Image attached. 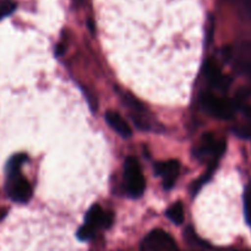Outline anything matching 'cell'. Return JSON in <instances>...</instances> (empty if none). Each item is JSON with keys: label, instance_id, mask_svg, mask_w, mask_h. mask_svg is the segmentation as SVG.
<instances>
[{"label": "cell", "instance_id": "1", "mask_svg": "<svg viewBox=\"0 0 251 251\" xmlns=\"http://www.w3.org/2000/svg\"><path fill=\"white\" fill-rule=\"evenodd\" d=\"M124 176L127 194L131 198H140L145 191V179L139 162L134 157H127L125 159Z\"/></svg>", "mask_w": 251, "mask_h": 251}, {"label": "cell", "instance_id": "2", "mask_svg": "<svg viewBox=\"0 0 251 251\" xmlns=\"http://www.w3.org/2000/svg\"><path fill=\"white\" fill-rule=\"evenodd\" d=\"M201 105L207 114L220 119H232L234 115V104L211 92H203L200 98Z\"/></svg>", "mask_w": 251, "mask_h": 251}, {"label": "cell", "instance_id": "3", "mask_svg": "<svg viewBox=\"0 0 251 251\" xmlns=\"http://www.w3.org/2000/svg\"><path fill=\"white\" fill-rule=\"evenodd\" d=\"M176 249L173 238L162 229H154L142 243L144 251H174Z\"/></svg>", "mask_w": 251, "mask_h": 251}, {"label": "cell", "instance_id": "4", "mask_svg": "<svg viewBox=\"0 0 251 251\" xmlns=\"http://www.w3.org/2000/svg\"><path fill=\"white\" fill-rule=\"evenodd\" d=\"M154 171L158 176H163V188L166 190H169V189L173 188L176 179H178L180 164L174 159L168 162H158V163L154 164Z\"/></svg>", "mask_w": 251, "mask_h": 251}, {"label": "cell", "instance_id": "5", "mask_svg": "<svg viewBox=\"0 0 251 251\" xmlns=\"http://www.w3.org/2000/svg\"><path fill=\"white\" fill-rule=\"evenodd\" d=\"M205 76L211 86L218 88L221 91H227L230 85V78L223 75L218 68L217 63L215 60H207L205 63Z\"/></svg>", "mask_w": 251, "mask_h": 251}, {"label": "cell", "instance_id": "6", "mask_svg": "<svg viewBox=\"0 0 251 251\" xmlns=\"http://www.w3.org/2000/svg\"><path fill=\"white\" fill-rule=\"evenodd\" d=\"M235 69L239 74L251 78V42H243L238 47Z\"/></svg>", "mask_w": 251, "mask_h": 251}, {"label": "cell", "instance_id": "7", "mask_svg": "<svg viewBox=\"0 0 251 251\" xmlns=\"http://www.w3.org/2000/svg\"><path fill=\"white\" fill-rule=\"evenodd\" d=\"M105 120H107L108 124L112 126V129L115 130L120 136L123 137L131 136V129H130L129 124L123 119V117L119 114V113L113 112V110H108V112L105 113Z\"/></svg>", "mask_w": 251, "mask_h": 251}, {"label": "cell", "instance_id": "8", "mask_svg": "<svg viewBox=\"0 0 251 251\" xmlns=\"http://www.w3.org/2000/svg\"><path fill=\"white\" fill-rule=\"evenodd\" d=\"M103 216H104V211L100 208V205H93L92 207L88 210L87 215L85 218V225L92 228L93 230L97 229L98 227H102Z\"/></svg>", "mask_w": 251, "mask_h": 251}, {"label": "cell", "instance_id": "9", "mask_svg": "<svg viewBox=\"0 0 251 251\" xmlns=\"http://www.w3.org/2000/svg\"><path fill=\"white\" fill-rule=\"evenodd\" d=\"M166 216L176 226H180L184 222V208L180 202L174 203L172 207L167 210Z\"/></svg>", "mask_w": 251, "mask_h": 251}, {"label": "cell", "instance_id": "10", "mask_svg": "<svg viewBox=\"0 0 251 251\" xmlns=\"http://www.w3.org/2000/svg\"><path fill=\"white\" fill-rule=\"evenodd\" d=\"M15 9H16V2L12 1V0H4L0 4V20L11 15L15 11Z\"/></svg>", "mask_w": 251, "mask_h": 251}, {"label": "cell", "instance_id": "11", "mask_svg": "<svg viewBox=\"0 0 251 251\" xmlns=\"http://www.w3.org/2000/svg\"><path fill=\"white\" fill-rule=\"evenodd\" d=\"M244 215L248 225H251V190L247 189L244 194Z\"/></svg>", "mask_w": 251, "mask_h": 251}, {"label": "cell", "instance_id": "12", "mask_svg": "<svg viewBox=\"0 0 251 251\" xmlns=\"http://www.w3.org/2000/svg\"><path fill=\"white\" fill-rule=\"evenodd\" d=\"M93 234H95V230H93L92 228L88 227V226L83 225L78 228L77 234L76 235H77L78 240H81V242H86V240L91 239V238L93 237Z\"/></svg>", "mask_w": 251, "mask_h": 251}, {"label": "cell", "instance_id": "13", "mask_svg": "<svg viewBox=\"0 0 251 251\" xmlns=\"http://www.w3.org/2000/svg\"><path fill=\"white\" fill-rule=\"evenodd\" d=\"M235 134L240 137H250L251 136V126L240 127V129L235 130Z\"/></svg>", "mask_w": 251, "mask_h": 251}, {"label": "cell", "instance_id": "14", "mask_svg": "<svg viewBox=\"0 0 251 251\" xmlns=\"http://www.w3.org/2000/svg\"><path fill=\"white\" fill-rule=\"evenodd\" d=\"M74 1H75L76 4H77V5H82V4H83V1H85V0H74Z\"/></svg>", "mask_w": 251, "mask_h": 251}, {"label": "cell", "instance_id": "15", "mask_svg": "<svg viewBox=\"0 0 251 251\" xmlns=\"http://www.w3.org/2000/svg\"><path fill=\"white\" fill-rule=\"evenodd\" d=\"M250 227H251V225H250Z\"/></svg>", "mask_w": 251, "mask_h": 251}]
</instances>
